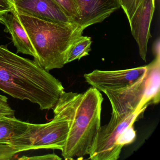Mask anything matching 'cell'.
Segmentation results:
<instances>
[{"instance_id":"cell-18","label":"cell","mask_w":160,"mask_h":160,"mask_svg":"<svg viewBox=\"0 0 160 160\" xmlns=\"http://www.w3.org/2000/svg\"><path fill=\"white\" fill-rule=\"evenodd\" d=\"M19 160H61L62 158L58 156L55 153L45 154L40 156H31L27 157L23 156L21 158H19Z\"/></svg>"},{"instance_id":"cell-3","label":"cell","mask_w":160,"mask_h":160,"mask_svg":"<svg viewBox=\"0 0 160 160\" xmlns=\"http://www.w3.org/2000/svg\"><path fill=\"white\" fill-rule=\"evenodd\" d=\"M15 12L35 50L34 60L48 72L62 68L70 48L84 30L74 23L50 22Z\"/></svg>"},{"instance_id":"cell-4","label":"cell","mask_w":160,"mask_h":160,"mask_svg":"<svg viewBox=\"0 0 160 160\" xmlns=\"http://www.w3.org/2000/svg\"><path fill=\"white\" fill-rule=\"evenodd\" d=\"M147 71L138 81L125 88L104 91L112 112L110 121L118 123L131 114L145 110L160 101V56L147 65Z\"/></svg>"},{"instance_id":"cell-5","label":"cell","mask_w":160,"mask_h":160,"mask_svg":"<svg viewBox=\"0 0 160 160\" xmlns=\"http://www.w3.org/2000/svg\"><path fill=\"white\" fill-rule=\"evenodd\" d=\"M60 97L53 108L54 117L51 121L44 124L28 122L26 131L8 144L19 152L42 149L61 151L68 137L71 119L66 103Z\"/></svg>"},{"instance_id":"cell-15","label":"cell","mask_w":160,"mask_h":160,"mask_svg":"<svg viewBox=\"0 0 160 160\" xmlns=\"http://www.w3.org/2000/svg\"><path fill=\"white\" fill-rule=\"evenodd\" d=\"M143 0H119L121 7L130 20Z\"/></svg>"},{"instance_id":"cell-21","label":"cell","mask_w":160,"mask_h":160,"mask_svg":"<svg viewBox=\"0 0 160 160\" xmlns=\"http://www.w3.org/2000/svg\"><path fill=\"white\" fill-rule=\"evenodd\" d=\"M10 1H11V3L13 4V5H14V4L17 1V0H10Z\"/></svg>"},{"instance_id":"cell-11","label":"cell","mask_w":160,"mask_h":160,"mask_svg":"<svg viewBox=\"0 0 160 160\" xmlns=\"http://www.w3.org/2000/svg\"><path fill=\"white\" fill-rule=\"evenodd\" d=\"M0 23L5 26L7 32L11 34L17 53L30 55L35 59L36 53L26 30L16 15L14 9L0 17Z\"/></svg>"},{"instance_id":"cell-17","label":"cell","mask_w":160,"mask_h":160,"mask_svg":"<svg viewBox=\"0 0 160 160\" xmlns=\"http://www.w3.org/2000/svg\"><path fill=\"white\" fill-rule=\"evenodd\" d=\"M12 155V148L10 145L0 143V160H10Z\"/></svg>"},{"instance_id":"cell-19","label":"cell","mask_w":160,"mask_h":160,"mask_svg":"<svg viewBox=\"0 0 160 160\" xmlns=\"http://www.w3.org/2000/svg\"><path fill=\"white\" fill-rule=\"evenodd\" d=\"M13 10V5L10 0H0V17L5 14L12 12Z\"/></svg>"},{"instance_id":"cell-14","label":"cell","mask_w":160,"mask_h":160,"mask_svg":"<svg viewBox=\"0 0 160 160\" xmlns=\"http://www.w3.org/2000/svg\"><path fill=\"white\" fill-rule=\"evenodd\" d=\"M71 18L76 24L80 18L78 6L75 0H54Z\"/></svg>"},{"instance_id":"cell-7","label":"cell","mask_w":160,"mask_h":160,"mask_svg":"<svg viewBox=\"0 0 160 160\" xmlns=\"http://www.w3.org/2000/svg\"><path fill=\"white\" fill-rule=\"evenodd\" d=\"M147 66L118 71L94 70L85 74L86 82L99 91L116 90L130 87L144 75Z\"/></svg>"},{"instance_id":"cell-13","label":"cell","mask_w":160,"mask_h":160,"mask_svg":"<svg viewBox=\"0 0 160 160\" xmlns=\"http://www.w3.org/2000/svg\"><path fill=\"white\" fill-rule=\"evenodd\" d=\"M91 38L83 36L76 41L70 48L66 57V64L76 60H79L89 55L91 50Z\"/></svg>"},{"instance_id":"cell-12","label":"cell","mask_w":160,"mask_h":160,"mask_svg":"<svg viewBox=\"0 0 160 160\" xmlns=\"http://www.w3.org/2000/svg\"><path fill=\"white\" fill-rule=\"evenodd\" d=\"M28 122L14 116L0 117V143L8 144L11 139L20 135L27 130Z\"/></svg>"},{"instance_id":"cell-2","label":"cell","mask_w":160,"mask_h":160,"mask_svg":"<svg viewBox=\"0 0 160 160\" xmlns=\"http://www.w3.org/2000/svg\"><path fill=\"white\" fill-rule=\"evenodd\" d=\"M62 96L71 119L62 155L65 160L83 159L90 152L101 127L102 95L92 87L83 93L64 91Z\"/></svg>"},{"instance_id":"cell-9","label":"cell","mask_w":160,"mask_h":160,"mask_svg":"<svg viewBox=\"0 0 160 160\" xmlns=\"http://www.w3.org/2000/svg\"><path fill=\"white\" fill-rule=\"evenodd\" d=\"M155 9V0H143L129 20L131 32L138 46L140 58L146 62L150 29Z\"/></svg>"},{"instance_id":"cell-8","label":"cell","mask_w":160,"mask_h":160,"mask_svg":"<svg viewBox=\"0 0 160 160\" xmlns=\"http://www.w3.org/2000/svg\"><path fill=\"white\" fill-rule=\"evenodd\" d=\"M15 11L42 20L63 24L75 23L54 0H17Z\"/></svg>"},{"instance_id":"cell-16","label":"cell","mask_w":160,"mask_h":160,"mask_svg":"<svg viewBox=\"0 0 160 160\" xmlns=\"http://www.w3.org/2000/svg\"><path fill=\"white\" fill-rule=\"evenodd\" d=\"M15 110L8 102V98L0 94V117L4 116H14Z\"/></svg>"},{"instance_id":"cell-1","label":"cell","mask_w":160,"mask_h":160,"mask_svg":"<svg viewBox=\"0 0 160 160\" xmlns=\"http://www.w3.org/2000/svg\"><path fill=\"white\" fill-rule=\"evenodd\" d=\"M0 90L12 97L37 104L41 110L56 105L64 88L61 81L35 61L0 45Z\"/></svg>"},{"instance_id":"cell-10","label":"cell","mask_w":160,"mask_h":160,"mask_svg":"<svg viewBox=\"0 0 160 160\" xmlns=\"http://www.w3.org/2000/svg\"><path fill=\"white\" fill-rule=\"evenodd\" d=\"M80 18L76 24L85 30L102 23L121 7L119 0H75Z\"/></svg>"},{"instance_id":"cell-6","label":"cell","mask_w":160,"mask_h":160,"mask_svg":"<svg viewBox=\"0 0 160 160\" xmlns=\"http://www.w3.org/2000/svg\"><path fill=\"white\" fill-rule=\"evenodd\" d=\"M145 110L135 112L118 123L109 121L100 127L93 147L89 155L92 160H117L122 149L133 142L136 133L135 122Z\"/></svg>"},{"instance_id":"cell-20","label":"cell","mask_w":160,"mask_h":160,"mask_svg":"<svg viewBox=\"0 0 160 160\" xmlns=\"http://www.w3.org/2000/svg\"><path fill=\"white\" fill-rule=\"evenodd\" d=\"M160 39L158 38L154 43L153 47V52L155 57L160 56Z\"/></svg>"}]
</instances>
